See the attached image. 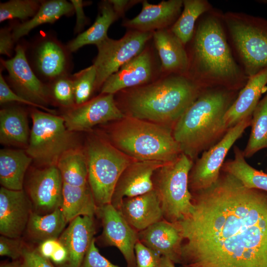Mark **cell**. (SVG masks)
Listing matches in <instances>:
<instances>
[{
  "label": "cell",
  "instance_id": "obj_1",
  "mask_svg": "<svg viewBox=\"0 0 267 267\" xmlns=\"http://www.w3.org/2000/svg\"><path fill=\"white\" fill-rule=\"evenodd\" d=\"M178 222L179 267H267V192L222 171Z\"/></svg>",
  "mask_w": 267,
  "mask_h": 267
},
{
  "label": "cell",
  "instance_id": "obj_2",
  "mask_svg": "<svg viewBox=\"0 0 267 267\" xmlns=\"http://www.w3.org/2000/svg\"><path fill=\"white\" fill-rule=\"evenodd\" d=\"M223 25L218 12L210 11L200 21L186 50L187 76L203 89L239 91L248 77L233 56Z\"/></svg>",
  "mask_w": 267,
  "mask_h": 267
},
{
  "label": "cell",
  "instance_id": "obj_3",
  "mask_svg": "<svg viewBox=\"0 0 267 267\" xmlns=\"http://www.w3.org/2000/svg\"><path fill=\"white\" fill-rule=\"evenodd\" d=\"M204 89L186 75L170 74L120 92L128 116L173 128Z\"/></svg>",
  "mask_w": 267,
  "mask_h": 267
},
{
  "label": "cell",
  "instance_id": "obj_4",
  "mask_svg": "<svg viewBox=\"0 0 267 267\" xmlns=\"http://www.w3.org/2000/svg\"><path fill=\"white\" fill-rule=\"evenodd\" d=\"M239 91L222 88L204 89L173 128L182 153L194 162L201 153L219 142L228 130L223 117Z\"/></svg>",
  "mask_w": 267,
  "mask_h": 267
},
{
  "label": "cell",
  "instance_id": "obj_5",
  "mask_svg": "<svg viewBox=\"0 0 267 267\" xmlns=\"http://www.w3.org/2000/svg\"><path fill=\"white\" fill-rule=\"evenodd\" d=\"M110 132L112 143L136 161L168 163L182 153L173 135V128L126 115Z\"/></svg>",
  "mask_w": 267,
  "mask_h": 267
},
{
  "label": "cell",
  "instance_id": "obj_6",
  "mask_svg": "<svg viewBox=\"0 0 267 267\" xmlns=\"http://www.w3.org/2000/svg\"><path fill=\"white\" fill-rule=\"evenodd\" d=\"M222 18L246 76L267 68V19L232 11Z\"/></svg>",
  "mask_w": 267,
  "mask_h": 267
},
{
  "label": "cell",
  "instance_id": "obj_7",
  "mask_svg": "<svg viewBox=\"0 0 267 267\" xmlns=\"http://www.w3.org/2000/svg\"><path fill=\"white\" fill-rule=\"evenodd\" d=\"M86 152L88 182L97 208L110 204L116 185L134 159L102 138L90 140Z\"/></svg>",
  "mask_w": 267,
  "mask_h": 267
},
{
  "label": "cell",
  "instance_id": "obj_8",
  "mask_svg": "<svg viewBox=\"0 0 267 267\" xmlns=\"http://www.w3.org/2000/svg\"><path fill=\"white\" fill-rule=\"evenodd\" d=\"M193 162L181 153L174 161L165 163L154 174V189L160 199L163 218L166 221L178 222L189 215L193 208L188 178Z\"/></svg>",
  "mask_w": 267,
  "mask_h": 267
},
{
  "label": "cell",
  "instance_id": "obj_9",
  "mask_svg": "<svg viewBox=\"0 0 267 267\" xmlns=\"http://www.w3.org/2000/svg\"><path fill=\"white\" fill-rule=\"evenodd\" d=\"M31 116L32 127L26 153L42 166H56L66 151L76 147L73 133L67 130L62 117L36 108Z\"/></svg>",
  "mask_w": 267,
  "mask_h": 267
},
{
  "label": "cell",
  "instance_id": "obj_10",
  "mask_svg": "<svg viewBox=\"0 0 267 267\" xmlns=\"http://www.w3.org/2000/svg\"><path fill=\"white\" fill-rule=\"evenodd\" d=\"M153 32L129 30L119 40L108 37L97 44L93 65L96 72L95 89L125 64L138 55L152 39Z\"/></svg>",
  "mask_w": 267,
  "mask_h": 267
},
{
  "label": "cell",
  "instance_id": "obj_11",
  "mask_svg": "<svg viewBox=\"0 0 267 267\" xmlns=\"http://www.w3.org/2000/svg\"><path fill=\"white\" fill-rule=\"evenodd\" d=\"M251 120L252 117L248 118L230 128L219 142L193 162L188 178L191 193L208 188L216 182L228 152L251 126Z\"/></svg>",
  "mask_w": 267,
  "mask_h": 267
},
{
  "label": "cell",
  "instance_id": "obj_12",
  "mask_svg": "<svg viewBox=\"0 0 267 267\" xmlns=\"http://www.w3.org/2000/svg\"><path fill=\"white\" fill-rule=\"evenodd\" d=\"M29 49V63L44 83L46 81L48 84L60 77L70 75L71 52L53 35H41Z\"/></svg>",
  "mask_w": 267,
  "mask_h": 267
},
{
  "label": "cell",
  "instance_id": "obj_13",
  "mask_svg": "<svg viewBox=\"0 0 267 267\" xmlns=\"http://www.w3.org/2000/svg\"><path fill=\"white\" fill-rule=\"evenodd\" d=\"M153 47L143 51L109 76L102 85L101 94H114L121 90L151 83L161 76Z\"/></svg>",
  "mask_w": 267,
  "mask_h": 267
},
{
  "label": "cell",
  "instance_id": "obj_14",
  "mask_svg": "<svg viewBox=\"0 0 267 267\" xmlns=\"http://www.w3.org/2000/svg\"><path fill=\"white\" fill-rule=\"evenodd\" d=\"M13 57L0 59L8 72V79L17 94L40 106L46 107L51 100L47 84L36 75L28 60L24 46L18 44Z\"/></svg>",
  "mask_w": 267,
  "mask_h": 267
},
{
  "label": "cell",
  "instance_id": "obj_15",
  "mask_svg": "<svg viewBox=\"0 0 267 267\" xmlns=\"http://www.w3.org/2000/svg\"><path fill=\"white\" fill-rule=\"evenodd\" d=\"M114 94H101L88 101L67 108L62 115L67 130L86 131L98 124L119 121L125 115L118 106Z\"/></svg>",
  "mask_w": 267,
  "mask_h": 267
},
{
  "label": "cell",
  "instance_id": "obj_16",
  "mask_svg": "<svg viewBox=\"0 0 267 267\" xmlns=\"http://www.w3.org/2000/svg\"><path fill=\"white\" fill-rule=\"evenodd\" d=\"M96 214L101 221L103 231L101 238L104 244L119 250L127 267H136L134 247L138 241V232L111 204L97 207Z\"/></svg>",
  "mask_w": 267,
  "mask_h": 267
},
{
  "label": "cell",
  "instance_id": "obj_17",
  "mask_svg": "<svg viewBox=\"0 0 267 267\" xmlns=\"http://www.w3.org/2000/svg\"><path fill=\"white\" fill-rule=\"evenodd\" d=\"M63 181L56 166L36 170L28 181L27 191L33 212L45 215L61 207Z\"/></svg>",
  "mask_w": 267,
  "mask_h": 267
},
{
  "label": "cell",
  "instance_id": "obj_18",
  "mask_svg": "<svg viewBox=\"0 0 267 267\" xmlns=\"http://www.w3.org/2000/svg\"><path fill=\"white\" fill-rule=\"evenodd\" d=\"M33 208L28 195L22 189H0V233L20 238L26 230Z\"/></svg>",
  "mask_w": 267,
  "mask_h": 267
},
{
  "label": "cell",
  "instance_id": "obj_19",
  "mask_svg": "<svg viewBox=\"0 0 267 267\" xmlns=\"http://www.w3.org/2000/svg\"><path fill=\"white\" fill-rule=\"evenodd\" d=\"M165 163L156 161H134L123 171L116 185L110 204L118 210L122 200L139 196L154 189L155 172Z\"/></svg>",
  "mask_w": 267,
  "mask_h": 267
},
{
  "label": "cell",
  "instance_id": "obj_20",
  "mask_svg": "<svg viewBox=\"0 0 267 267\" xmlns=\"http://www.w3.org/2000/svg\"><path fill=\"white\" fill-rule=\"evenodd\" d=\"M138 241L175 264H180L183 240L178 222L163 219L138 232Z\"/></svg>",
  "mask_w": 267,
  "mask_h": 267
},
{
  "label": "cell",
  "instance_id": "obj_21",
  "mask_svg": "<svg viewBox=\"0 0 267 267\" xmlns=\"http://www.w3.org/2000/svg\"><path fill=\"white\" fill-rule=\"evenodd\" d=\"M142 9L135 17L124 21L122 26L129 30L142 32H153L168 28L179 17L183 0H163L158 4L142 1Z\"/></svg>",
  "mask_w": 267,
  "mask_h": 267
},
{
  "label": "cell",
  "instance_id": "obj_22",
  "mask_svg": "<svg viewBox=\"0 0 267 267\" xmlns=\"http://www.w3.org/2000/svg\"><path fill=\"white\" fill-rule=\"evenodd\" d=\"M117 210L137 232L164 219L160 199L155 189L139 196L124 198Z\"/></svg>",
  "mask_w": 267,
  "mask_h": 267
},
{
  "label": "cell",
  "instance_id": "obj_23",
  "mask_svg": "<svg viewBox=\"0 0 267 267\" xmlns=\"http://www.w3.org/2000/svg\"><path fill=\"white\" fill-rule=\"evenodd\" d=\"M94 217L79 216L69 222L58 240L68 252L66 267H81L85 255L94 238Z\"/></svg>",
  "mask_w": 267,
  "mask_h": 267
},
{
  "label": "cell",
  "instance_id": "obj_24",
  "mask_svg": "<svg viewBox=\"0 0 267 267\" xmlns=\"http://www.w3.org/2000/svg\"><path fill=\"white\" fill-rule=\"evenodd\" d=\"M267 91V68L248 78L245 86L223 117L227 130L241 121L252 117L263 93Z\"/></svg>",
  "mask_w": 267,
  "mask_h": 267
},
{
  "label": "cell",
  "instance_id": "obj_25",
  "mask_svg": "<svg viewBox=\"0 0 267 267\" xmlns=\"http://www.w3.org/2000/svg\"><path fill=\"white\" fill-rule=\"evenodd\" d=\"M152 39L160 60L161 76L170 74L187 76L189 61L185 46L170 29L153 32Z\"/></svg>",
  "mask_w": 267,
  "mask_h": 267
},
{
  "label": "cell",
  "instance_id": "obj_26",
  "mask_svg": "<svg viewBox=\"0 0 267 267\" xmlns=\"http://www.w3.org/2000/svg\"><path fill=\"white\" fill-rule=\"evenodd\" d=\"M30 133L27 113L23 108L12 106L0 110L1 144L27 148Z\"/></svg>",
  "mask_w": 267,
  "mask_h": 267
},
{
  "label": "cell",
  "instance_id": "obj_27",
  "mask_svg": "<svg viewBox=\"0 0 267 267\" xmlns=\"http://www.w3.org/2000/svg\"><path fill=\"white\" fill-rule=\"evenodd\" d=\"M32 158L22 149H1L0 150V183L1 187L20 190Z\"/></svg>",
  "mask_w": 267,
  "mask_h": 267
},
{
  "label": "cell",
  "instance_id": "obj_28",
  "mask_svg": "<svg viewBox=\"0 0 267 267\" xmlns=\"http://www.w3.org/2000/svg\"><path fill=\"white\" fill-rule=\"evenodd\" d=\"M120 17L108 0L103 1L94 23L68 42L66 46L70 52L77 51L88 44L97 45L108 37L107 31L111 25Z\"/></svg>",
  "mask_w": 267,
  "mask_h": 267
},
{
  "label": "cell",
  "instance_id": "obj_29",
  "mask_svg": "<svg viewBox=\"0 0 267 267\" xmlns=\"http://www.w3.org/2000/svg\"><path fill=\"white\" fill-rule=\"evenodd\" d=\"M74 12V7L70 1L42 0L38 11L33 17L13 27L14 39L16 42L36 27L46 23H53L61 17L70 15Z\"/></svg>",
  "mask_w": 267,
  "mask_h": 267
},
{
  "label": "cell",
  "instance_id": "obj_30",
  "mask_svg": "<svg viewBox=\"0 0 267 267\" xmlns=\"http://www.w3.org/2000/svg\"><path fill=\"white\" fill-rule=\"evenodd\" d=\"M60 208L67 223L79 216L94 217L97 206L89 184L80 187L63 183Z\"/></svg>",
  "mask_w": 267,
  "mask_h": 267
},
{
  "label": "cell",
  "instance_id": "obj_31",
  "mask_svg": "<svg viewBox=\"0 0 267 267\" xmlns=\"http://www.w3.org/2000/svg\"><path fill=\"white\" fill-rule=\"evenodd\" d=\"M233 152L234 159L225 161L221 171L233 176L246 187L267 192V173L250 166L238 146H234Z\"/></svg>",
  "mask_w": 267,
  "mask_h": 267
},
{
  "label": "cell",
  "instance_id": "obj_32",
  "mask_svg": "<svg viewBox=\"0 0 267 267\" xmlns=\"http://www.w3.org/2000/svg\"><path fill=\"white\" fill-rule=\"evenodd\" d=\"M67 223L60 208L45 215L33 212L26 230L31 238L41 243L48 239H58Z\"/></svg>",
  "mask_w": 267,
  "mask_h": 267
},
{
  "label": "cell",
  "instance_id": "obj_33",
  "mask_svg": "<svg viewBox=\"0 0 267 267\" xmlns=\"http://www.w3.org/2000/svg\"><path fill=\"white\" fill-rule=\"evenodd\" d=\"M56 167L63 183L74 186L89 185L86 152L77 146L66 151L59 158Z\"/></svg>",
  "mask_w": 267,
  "mask_h": 267
},
{
  "label": "cell",
  "instance_id": "obj_34",
  "mask_svg": "<svg viewBox=\"0 0 267 267\" xmlns=\"http://www.w3.org/2000/svg\"><path fill=\"white\" fill-rule=\"evenodd\" d=\"M212 8L207 0H183L182 11L170 28L171 31L185 46L192 39L197 19Z\"/></svg>",
  "mask_w": 267,
  "mask_h": 267
},
{
  "label": "cell",
  "instance_id": "obj_35",
  "mask_svg": "<svg viewBox=\"0 0 267 267\" xmlns=\"http://www.w3.org/2000/svg\"><path fill=\"white\" fill-rule=\"evenodd\" d=\"M250 126V134L242 150L245 158H251L259 151L267 148V91L253 113Z\"/></svg>",
  "mask_w": 267,
  "mask_h": 267
},
{
  "label": "cell",
  "instance_id": "obj_36",
  "mask_svg": "<svg viewBox=\"0 0 267 267\" xmlns=\"http://www.w3.org/2000/svg\"><path fill=\"white\" fill-rule=\"evenodd\" d=\"M42 1L11 0L4 2H0V22L14 19L28 20L29 17L31 18L37 13Z\"/></svg>",
  "mask_w": 267,
  "mask_h": 267
},
{
  "label": "cell",
  "instance_id": "obj_37",
  "mask_svg": "<svg viewBox=\"0 0 267 267\" xmlns=\"http://www.w3.org/2000/svg\"><path fill=\"white\" fill-rule=\"evenodd\" d=\"M73 81L76 105L89 100L95 90L96 72L92 65L71 75Z\"/></svg>",
  "mask_w": 267,
  "mask_h": 267
},
{
  "label": "cell",
  "instance_id": "obj_38",
  "mask_svg": "<svg viewBox=\"0 0 267 267\" xmlns=\"http://www.w3.org/2000/svg\"><path fill=\"white\" fill-rule=\"evenodd\" d=\"M47 85L51 99L66 108L76 105L71 75L60 77L52 81Z\"/></svg>",
  "mask_w": 267,
  "mask_h": 267
},
{
  "label": "cell",
  "instance_id": "obj_39",
  "mask_svg": "<svg viewBox=\"0 0 267 267\" xmlns=\"http://www.w3.org/2000/svg\"><path fill=\"white\" fill-rule=\"evenodd\" d=\"M18 102L21 103L27 104L33 107L39 108L46 112L56 114V111L54 110L49 109L47 107L37 105L17 94L14 92L9 87L8 85L4 79L1 73L0 74V103H4Z\"/></svg>",
  "mask_w": 267,
  "mask_h": 267
},
{
  "label": "cell",
  "instance_id": "obj_40",
  "mask_svg": "<svg viewBox=\"0 0 267 267\" xmlns=\"http://www.w3.org/2000/svg\"><path fill=\"white\" fill-rule=\"evenodd\" d=\"M136 267H160L162 256L138 241L134 247Z\"/></svg>",
  "mask_w": 267,
  "mask_h": 267
},
{
  "label": "cell",
  "instance_id": "obj_41",
  "mask_svg": "<svg viewBox=\"0 0 267 267\" xmlns=\"http://www.w3.org/2000/svg\"><path fill=\"white\" fill-rule=\"evenodd\" d=\"M25 247L20 238H13L1 235L0 237V255L12 260L21 259Z\"/></svg>",
  "mask_w": 267,
  "mask_h": 267
},
{
  "label": "cell",
  "instance_id": "obj_42",
  "mask_svg": "<svg viewBox=\"0 0 267 267\" xmlns=\"http://www.w3.org/2000/svg\"><path fill=\"white\" fill-rule=\"evenodd\" d=\"M95 238L92 240L81 267H119L110 262L99 252L95 245Z\"/></svg>",
  "mask_w": 267,
  "mask_h": 267
},
{
  "label": "cell",
  "instance_id": "obj_43",
  "mask_svg": "<svg viewBox=\"0 0 267 267\" xmlns=\"http://www.w3.org/2000/svg\"><path fill=\"white\" fill-rule=\"evenodd\" d=\"M20 260L21 267H55L49 259L43 257L37 249L25 247Z\"/></svg>",
  "mask_w": 267,
  "mask_h": 267
},
{
  "label": "cell",
  "instance_id": "obj_44",
  "mask_svg": "<svg viewBox=\"0 0 267 267\" xmlns=\"http://www.w3.org/2000/svg\"><path fill=\"white\" fill-rule=\"evenodd\" d=\"M12 30L4 27L0 30V53L8 57L12 55V49L15 43Z\"/></svg>",
  "mask_w": 267,
  "mask_h": 267
},
{
  "label": "cell",
  "instance_id": "obj_45",
  "mask_svg": "<svg viewBox=\"0 0 267 267\" xmlns=\"http://www.w3.org/2000/svg\"><path fill=\"white\" fill-rule=\"evenodd\" d=\"M74 12L76 14V22L74 28V33H79L82 31L87 24L89 23L88 18L86 16L83 7L85 2L82 0H71Z\"/></svg>",
  "mask_w": 267,
  "mask_h": 267
},
{
  "label": "cell",
  "instance_id": "obj_46",
  "mask_svg": "<svg viewBox=\"0 0 267 267\" xmlns=\"http://www.w3.org/2000/svg\"><path fill=\"white\" fill-rule=\"evenodd\" d=\"M59 243L58 239H48L41 242L37 250L43 257L50 260Z\"/></svg>",
  "mask_w": 267,
  "mask_h": 267
},
{
  "label": "cell",
  "instance_id": "obj_47",
  "mask_svg": "<svg viewBox=\"0 0 267 267\" xmlns=\"http://www.w3.org/2000/svg\"><path fill=\"white\" fill-rule=\"evenodd\" d=\"M108 1L120 17L124 15L129 8L141 0H108Z\"/></svg>",
  "mask_w": 267,
  "mask_h": 267
},
{
  "label": "cell",
  "instance_id": "obj_48",
  "mask_svg": "<svg viewBox=\"0 0 267 267\" xmlns=\"http://www.w3.org/2000/svg\"><path fill=\"white\" fill-rule=\"evenodd\" d=\"M68 260V252L65 247L59 242L50 260L57 265H64Z\"/></svg>",
  "mask_w": 267,
  "mask_h": 267
},
{
  "label": "cell",
  "instance_id": "obj_49",
  "mask_svg": "<svg viewBox=\"0 0 267 267\" xmlns=\"http://www.w3.org/2000/svg\"><path fill=\"white\" fill-rule=\"evenodd\" d=\"M0 267H21V260H17L10 262L2 263Z\"/></svg>",
  "mask_w": 267,
  "mask_h": 267
},
{
  "label": "cell",
  "instance_id": "obj_50",
  "mask_svg": "<svg viewBox=\"0 0 267 267\" xmlns=\"http://www.w3.org/2000/svg\"><path fill=\"white\" fill-rule=\"evenodd\" d=\"M160 267H176L175 264L170 259L162 256Z\"/></svg>",
  "mask_w": 267,
  "mask_h": 267
},
{
  "label": "cell",
  "instance_id": "obj_51",
  "mask_svg": "<svg viewBox=\"0 0 267 267\" xmlns=\"http://www.w3.org/2000/svg\"><path fill=\"white\" fill-rule=\"evenodd\" d=\"M266 173H267V168H266Z\"/></svg>",
  "mask_w": 267,
  "mask_h": 267
}]
</instances>
